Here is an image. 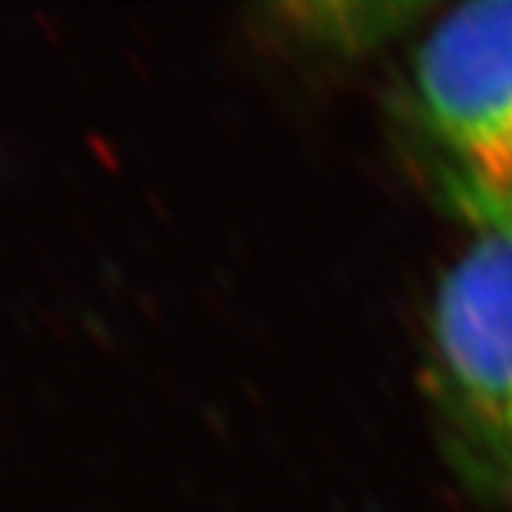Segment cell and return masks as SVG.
<instances>
[{
  "label": "cell",
  "instance_id": "cell-2",
  "mask_svg": "<svg viewBox=\"0 0 512 512\" xmlns=\"http://www.w3.org/2000/svg\"><path fill=\"white\" fill-rule=\"evenodd\" d=\"M439 396L476 456L512 486V237L476 233L433 300Z\"/></svg>",
  "mask_w": 512,
  "mask_h": 512
},
{
  "label": "cell",
  "instance_id": "cell-1",
  "mask_svg": "<svg viewBox=\"0 0 512 512\" xmlns=\"http://www.w3.org/2000/svg\"><path fill=\"white\" fill-rule=\"evenodd\" d=\"M413 110L453 207L476 233L512 237V0L436 20L416 54Z\"/></svg>",
  "mask_w": 512,
  "mask_h": 512
}]
</instances>
